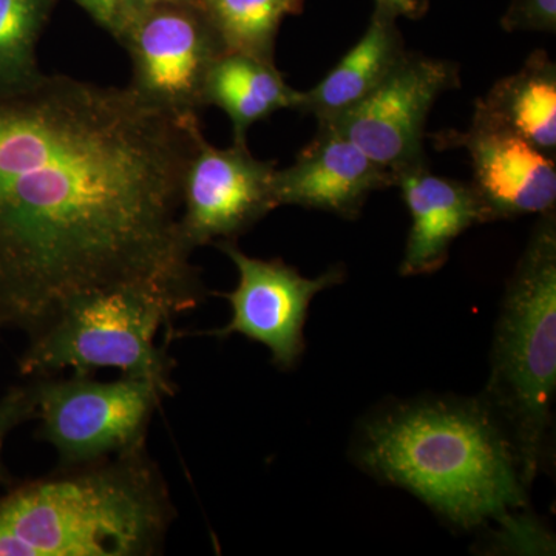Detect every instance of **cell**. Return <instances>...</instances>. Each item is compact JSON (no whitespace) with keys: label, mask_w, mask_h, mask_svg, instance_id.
<instances>
[{"label":"cell","mask_w":556,"mask_h":556,"mask_svg":"<svg viewBox=\"0 0 556 556\" xmlns=\"http://www.w3.org/2000/svg\"><path fill=\"white\" fill-rule=\"evenodd\" d=\"M203 138L199 115L131 86L42 73L0 93V327L33 338L72 300L113 288L199 306L179 217Z\"/></svg>","instance_id":"obj_1"},{"label":"cell","mask_w":556,"mask_h":556,"mask_svg":"<svg viewBox=\"0 0 556 556\" xmlns=\"http://www.w3.org/2000/svg\"><path fill=\"white\" fill-rule=\"evenodd\" d=\"M369 477L407 490L457 529H489L508 548H548L530 517L515 450L481 396H426L380 405L351 447Z\"/></svg>","instance_id":"obj_2"},{"label":"cell","mask_w":556,"mask_h":556,"mask_svg":"<svg viewBox=\"0 0 556 556\" xmlns=\"http://www.w3.org/2000/svg\"><path fill=\"white\" fill-rule=\"evenodd\" d=\"M177 518L146 444L0 496V556H153Z\"/></svg>","instance_id":"obj_3"},{"label":"cell","mask_w":556,"mask_h":556,"mask_svg":"<svg viewBox=\"0 0 556 556\" xmlns=\"http://www.w3.org/2000/svg\"><path fill=\"white\" fill-rule=\"evenodd\" d=\"M556 393V215H540L508 280L481 399L532 489L551 457Z\"/></svg>","instance_id":"obj_4"},{"label":"cell","mask_w":556,"mask_h":556,"mask_svg":"<svg viewBox=\"0 0 556 556\" xmlns=\"http://www.w3.org/2000/svg\"><path fill=\"white\" fill-rule=\"evenodd\" d=\"M181 314L172 300L141 288H113L72 300L38 334L21 357L22 375L93 376L98 369H119L124 378L144 379L166 397L177 393L172 380L174 358L155 343L161 328H172Z\"/></svg>","instance_id":"obj_5"},{"label":"cell","mask_w":556,"mask_h":556,"mask_svg":"<svg viewBox=\"0 0 556 556\" xmlns=\"http://www.w3.org/2000/svg\"><path fill=\"white\" fill-rule=\"evenodd\" d=\"M39 438L60 456V466H80L123 455L146 444V434L166 394L144 379L100 382L93 376H40L28 386Z\"/></svg>","instance_id":"obj_6"},{"label":"cell","mask_w":556,"mask_h":556,"mask_svg":"<svg viewBox=\"0 0 556 556\" xmlns=\"http://www.w3.org/2000/svg\"><path fill=\"white\" fill-rule=\"evenodd\" d=\"M119 43L131 61L129 86L146 100L177 115L206 108L208 73L226 49L201 2L142 11Z\"/></svg>","instance_id":"obj_7"},{"label":"cell","mask_w":556,"mask_h":556,"mask_svg":"<svg viewBox=\"0 0 556 556\" xmlns=\"http://www.w3.org/2000/svg\"><path fill=\"white\" fill-rule=\"evenodd\" d=\"M215 247L230 258L239 273L237 287L219 294L229 302V324L197 332H177L170 328L167 340L189 336L225 339L240 334L268 348L277 368L288 371L298 367L306 350L305 325L311 302L320 292L342 283L345 270L334 266L311 278L283 260L249 257L236 241H218Z\"/></svg>","instance_id":"obj_8"},{"label":"cell","mask_w":556,"mask_h":556,"mask_svg":"<svg viewBox=\"0 0 556 556\" xmlns=\"http://www.w3.org/2000/svg\"><path fill=\"white\" fill-rule=\"evenodd\" d=\"M459 87L455 62L407 51L378 89L345 115L325 124L350 138L394 177L427 164L428 115L445 91Z\"/></svg>","instance_id":"obj_9"},{"label":"cell","mask_w":556,"mask_h":556,"mask_svg":"<svg viewBox=\"0 0 556 556\" xmlns=\"http://www.w3.org/2000/svg\"><path fill=\"white\" fill-rule=\"evenodd\" d=\"M276 169L248 144L219 149L201 139L182 178L179 223L190 248L236 241L277 208Z\"/></svg>","instance_id":"obj_10"},{"label":"cell","mask_w":556,"mask_h":556,"mask_svg":"<svg viewBox=\"0 0 556 556\" xmlns=\"http://www.w3.org/2000/svg\"><path fill=\"white\" fill-rule=\"evenodd\" d=\"M442 148H463L473 169L471 188L489 223L555 211V159L510 131L471 121L466 131H445Z\"/></svg>","instance_id":"obj_11"},{"label":"cell","mask_w":556,"mask_h":556,"mask_svg":"<svg viewBox=\"0 0 556 556\" xmlns=\"http://www.w3.org/2000/svg\"><path fill=\"white\" fill-rule=\"evenodd\" d=\"M396 177L369 159L331 126H318L316 138L287 169L274 174L277 206H300L356 218L372 192L394 188Z\"/></svg>","instance_id":"obj_12"},{"label":"cell","mask_w":556,"mask_h":556,"mask_svg":"<svg viewBox=\"0 0 556 556\" xmlns=\"http://www.w3.org/2000/svg\"><path fill=\"white\" fill-rule=\"evenodd\" d=\"M394 188L401 189L412 218L401 276L437 273L447 263L457 237L489 223L470 182L438 177L427 164L401 172Z\"/></svg>","instance_id":"obj_13"},{"label":"cell","mask_w":556,"mask_h":556,"mask_svg":"<svg viewBox=\"0 0 556 556\" xmlns=\"http://www.w3.org/2000/svg\"><path fill=\"white\" fill-rule=\"evenodd\" d=\"M396 21L376 9L356 46L316 87L302 91L295 112L314 116L318 126H325L378 89L407 53Z\"/></svg>","instance_id":"obj_14"},{"label":"cell","mask_w":556,"mask_h":556,"mask_svg":"<svg viewBox=\"0 0 556 556\" xmlns=\"http://www.w3.org/2000/svg\"><path fill=\"white\" fill-rule=\"evenodd\" d=\"M471 121L518 135L555 159L556 65L546 51H533L517 73L497 80L475 102Z\"/></svg>","instance_id":"obj_15"},{"label":"cell","mask_w":556,"mask_h":556,"mask_svg":"<svg viewBox=\"0 0 556 556\" xmlns=\"http://www.w3.org/2000/svg\"><path fill=\"white\" fill-rule=\"evenodd\" d=\"M302 91L289 86L276 62L225 51L208 73L204 104L232 123L233 142L248 144V130L280 110L298 109Z\"/></svg>","instance_id":"obj_16"},{"label":"cell","mask_w":556,"mask_h":556,"mask_svg":"<svg viewBox=\"0 0 556 556\" xmlns=\"http://www.w3.org/2000/svg\"><path fill=\"white\" fill-rule=\"evenodd\" d=\"M226 51L269 62L288 16L299 14L303 0H200Z\"/></svg>","instance_id":"obj_17"},{"label":"cell","mask_w":556,"mask_h":556,"mask_svg":"<svg viewBox=\"0 0 556 556\" xmlns=\"http://www.w3.org/2000/svg\"><path fill=\"white\" fill-rule=\"evenodd\" d=\"M56 0H0V93L22 89L42 75L40 36Z\"/></svg>","instance_id":"obj_18"},{"label":"cell","mask_w":556,"mask_h":556,"mask_svg":"<svg viewBox=\"0 0 556 556\" xmlns=\"http://www.w3.org/2000/svg\"><path fill=\"white\" fill-rule=\"evenodd\" d=\"M501 27L504 31H556V0H511Z\"/></svg>","instance_id":"obj_19"},{"label":"cell","mask_w":556,"mask_h":556,"mask_svg":"<svg viewBox=\"0 0 556 556\" xmlns=\"http://www.w3.org/2000/svg\"><path fill=\"white\" fill-rule=\"evenodd\" d=\"M35 416L30 388H16L9 396L0 401V456H2L3 439L10 430ZM3 478L2 459H0V481Z\"/></svg>","instance_id":"obj_20"},{"label":"cell","mask_w":556,"mask_h":556,"mask_svg":"<svg viewBox=\"0 0 556 556\" xmlns=\"http://www.w3.org/2000/svg\"><path fill=\"white\" fill-rule=\"evenodd\" d=\"M98 25L109 33L116 42L123 38L126 30V17L118 0H75Z\"/></svg>","instance_id":"obj_21"},{"label":"cell","mask_w":556,"mask_h":556,"mask_svg":"<svg viewBox=\"0 0 556 556\" xmlns=\"http://www.w3.org/2000/svg\"><path fill=\"white\" fill-rule=\"evenodd\" d=\"M376 9L386 11L394 17L417 20L427 10L426 0H376Z\"/></svg>","instance_id":"obj_22"},{"label":"cell","mask_w":556,"mask_h":556,"mask_svg":"<svg viewBox=\"0 0 556 556\" xmlns=\"http://www.w3.org/2000/svg\"><path fill=\"white\" fill-rule=\"evenodd\" d=\"M118 2L124 17H126L127 25H129V22L135 16H138L142 11L153 9V7L166 5V3H192L200 2V0H118Z\"/></svg>","instance_id":"obj_23"}]
</instances>
